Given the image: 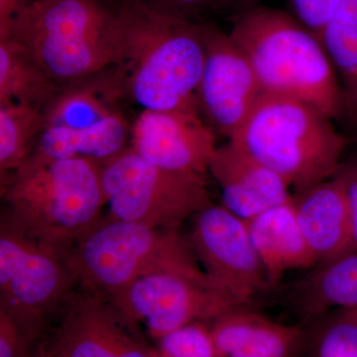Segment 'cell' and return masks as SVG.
Returning a JSON list of instances; mask_svg holds the SVG:
<instances>
[{
    "mask_svg": "<svg viewBox=\"0 0 357 357\" xmlns=\"http://www.w3.org/2000/svg\"><path fill=\"white\" fill-rule=\"evenodd\" d=\"M119 14V64L129 95L143 110L199 112L198 91L208 26L142 2Z\"/></svg>",
    "mask_w": 357,
    "mask_h": 357,
    "instance_id": "cell-1",
    "label": "cell"
},
{
    "mask_svg": "<svg viewBox=\"0 0 357 357\" xmlns=\"http://www.w3.org/2000/svg\"><path fill=\"white\" fill-rule=\"evenodd\" d=\"M2 217L34 238L70 251L100 222L107 206L102 164L31 154L1 180Z\"/></svg>",
    "mask_w": 357,
    "mask_h": 357,
    "instance_id": "cell-2",
    "label": "cell"
},
{
    "mask_svg": "<svg viewBox=\"0 0 357 357\" xmlns=\"http://www.w3.org/2000/svg\"><path fill=\"white\" fill-rule=\"evenodd\" d=\"M230 37L244 52L263 93L309 103L335 119H342V89L321 40L278 9L244 13Z\"/></svg>",
    "mask_w": 357,
    "mask_h": 357,
    "instance_id": "cell-3",
    "label": "cell"
},
{
    "mask_svg": "<svg viewBox=\"0 0 357 357\" xmlns=\"http://www.w3.org/2000/svg\"><path fill=\"white\" fill-rule=\"evenodd\" d=\"M7 39L22 45L58 84L86 79L121 57L119 14L96 0H29Z\"/></svg>",
    "mask_w": 357,
    "mask_h": 357,
    "instance_id": "cell-4",
    "label": "cell"
},
{
    "mask_svg": "<svg viewBox=\"0 0 357 357\" xmlns=\"http://www.w3.org/2000/svg\"><path fill=\"white\" fill-rule=\"evenodd\" d=\"M333 121L309 103L264 93L229 141L300 192L333 178L342 164L349 141Z\"/></svg>",
    "mask_w": 357,
    "mask_h": 357,
    "instance_id": "cell-5",
    "label": "cell"
},
{
    "mask_svg": "<svg viewBox=\"0 0 357 357\" xmlns=\"http://www.w3.org/2000/svg\"><path fill=\"white\" fill-rule=\"evenodd\" d=\"M77 287L112 298L144 277L203 269L180 229L100 218L72 248Z\"/></svg>",
    "mask_w": 357,
    "mask_h": 357,
    "instance_id": "cell-6",
    "label": "cell"
},
{
    "mask_svg": "<svg viewBox=\"0 0 357 357\" xmlns=\"http://www.w3.org/2000/svg\"><path fill=\"white\" fill-rule=\"evenodd\" d=\"M70 252L34 238L1 217L0 310L38 345L77 287Z\"/></svg>",
    "mask_w": 357,
    "mask_h": 357,
    "instance_id": "cell-7",
    "label": "cell"
},
{
    "mask_svg": "<svg viewBox=\"0 0 357 357\" xmlns=\"http://www.w3.org/2000/svg\"><path fill=\"white\" fill-rule=\"evenodd\" d=\"M109 217L153 229H180L213 204L206 175L160 168L131 148L102 165Z\"/></svg>",
    "mask_w": 357,
    "mask_h": 357,
    "instance_id": "cell-8",
    "label": "cell"
},
{
    "mask_svg": "<svg viewBox=\"0 0 357 357\" xmlns=\"http://www.w3.org/2000/svg\"><path fill=\"white\" fill-rule=\"evenodd\" d=\"M110 299L155 340L190 324H211L227 312L246 309L204 269L150 275Z\"/></svg>",
    "mask_w": 357,
    "mask_h": 357,
    "instance_id": "cell-9",
    "label": "cell"
},
{
    "mask_svg": "<svg viewBox=\"0 0 357 357\" xmlns=\"http://www.w3.org/2000/svg\"><path fill=\"white\" fill-rule=\"evenodd\" d=\"M39 345L42 357H160L137 324L110 298L77 287Z\"/></svg>",
    "mask_w": 357,
    "mask_h": 357,
    "instance_id": "cell-10",
    "label": "cell"
},
{
    "mask_svg": "<svg viewBox=\"0 0 357 357\" xmlns=\"http://www.w3.org/2000/svg\"><path fill=\"white\" fill-rule=\"evenodd\" d=\"M191 220L190 243L204 271L239 305L253 309L274 287L249 236L248 223L213 203Z\"/></svg>",
    "mask_w": 357,
    "mask_h": 357,
    "instance_id": "cell-11",
    "label": "cell"
},
{
    "mask_svg": "<svg viewBox=\"0 0 357 357\" xmlns=\"http://www.w3.org/2000/svg\"><path fill=\"white\" fill-rule=\"evenodd\" d=\"M206 63L199 82V110L213 129L234 137L264 95L252 66L229 34L208 26Z\"/></svg>",
    "mask_w": 357,
    "mask_h": 357,
    "instance_id": "cell-12",
    "label": "cell"
},
{
    "mask_svg": "<svg viewBox=\"0 0 357 357\" xmlns=\"http://www.w3.org/2000/svg\"><path fill=\"white\" fill-rule=\"evenodd\" d=\"M130 140L129 148L155 166L202 175L208 173L218 148L213 128L192 110H143Z\"/></svg>",
    "mask_w": 357,
    "mask_h": 357,
    "instance_id": "cell-13",
    "label": "cell"
},
{
    "mask_svg": "<svg viewBox=\"0 0 357 357\" xmlns=\"http://www.w3.org/2000/svg\"><path fill=\"white\" fill-rule=\"evenodd\" d=\"M208 172L222 190L220 204L244 222L292 198L278 174L231 141L217 148Z\"/></svg>",
    "mask_w": 357,
    "mask_h": 357,
    "instance_id": "cell-14",
    "label": "cell"
},
{
    "mask_svg": "<svg viewBox=\"0 0 357 357\" xmlns=\"http://www.w3.org/2000/svg\"><path fill=\"white\" fill-rule=\"evenodd\" d=\"M293 204L317 265L357 252L347 195L337 176L297 192Z\"/></svg>",
    "mask_w": 357,
    "mask_h": 357,
    "instance_id": "cell-15",
    "label": "cell"
},
{
    "mask_svg": "<svg viewBox=\"0 0 357 357\" xmlns=\"http://www.w3.org/2000/svg\"><path fill=\"white\" fill-rule=\"evenodd\" d=\"M222 357H302V324L283 325L255 309H238L211 324Z\"/></svg>",
    "mask_w": 357,
    "mask_h": 357,
    "instance_id": "cell-16",
    "label": "cell"
},
{
    "mask_svg": "<svg viewBox=\"0 0 357 357\" xmlns=\"http://www.w3.org/2000/svg\"><path fill=\"white\" fill-rule=\"evenodd\" d=\"M246 223L268 280L273 287L289 271L310 270L317 266L298 225L293 196Z\"/></svg>",
    "mask_w": 357,
    "mask_h": 357,
    "instance_id": "cell-17",
    "label": "cell"
},
{
    "mask_svg": "<svg viewBox=\"0 0 357 357\" xmlns=\"http://www.w3.org/2000/svg\"><path fill=\"white\" fill-rule=\"evenodd\" d=\"M287 301L302 323L333 310H357V252L312 268L290 286Z\"/></svg>",
    "mask_w": 357,
    "mask_h": 357,
    "instance_id": "cell-18",
    "label": "cell"
},
{
    "mask_svg": "<svg viewBox=\"0 0 357 357\" xmlns=\"http://www.w3.org/2000/svg\"><path fill=\"white\" fill-rule=\"evenodd\" d=\"M130 131L119 112L84 128L45 126L32 154L51 159H88L102 165L126 149Z\"/></svg>",
    "mask_w": 357,
    "mask_h": 357,
    "instance_id": "cell-19",
    "label": "cell"
},
{
    "mask_svg": "<svg viewBox=\"0 0 357 357\" xmlns=\"http://www.w3.org/2000/svg\"><path fill=\"white\" fill-rule=\"evenodd\" d=\"M321 40L340 82L342 117L357 138V0H338Z\"/></svg>",
    "mask_w": 357,
    "mask_h": 357,
    "instance_id": "cell-20",
    "label": "cell"
},
{
    "mask_svg": "<svg viewBox=\"0 0 357 357\" xmlns=\"http://www.w3.org/2000/svg\"><path fill=\"white\" fill-rule=\"evenodd\" d=\"M59 93V84L22 45L13 39L0 41V105L45 110Z\"/></svg>",
    "mask_w": 357,
    "mask_h": 357,
    "instance_id": "cell-21",
    "label": "cell"
},
{
    "mask_svg": "<svg viewBox=\"0 0 357 357\" xmlns=\"http://www.w3.org/2000/svg\"><path fill=\"white\" fill-rule=\"evenodd\" d=\"M44 128V110L21 105H0L1 180L31 156Z\"/></svg>",
    "mask_w": 357,
    "mask_h": 357,
    "instance_id": "cell-22",
    "label": "cell"
},
{
    "mask_svg": "<svg viewBox=\"0 0 357 357\" xmlns=\"http://www.w3.org/2000/svg\"><path fill=\"white\" fill-rule=\"evenodd\" d=\"M301 324L302 357H357V310H333Z\"/></svg>",
    "mask_w": 357,
    "mask_h": 357,
    "instance_id": "cell-23",
    "label": "cell"
},
{
    "mask_svg": "<svg viewBox=\"0 0 357 357\" xmlns=\"http://www.w3.org/2000/svg\"><path fill=\"white\" fill-rule=\"evenodd\" d=\"M117 110L100 91L77 88L60 93L44 110L45 126L84 128L102 121Z\"/></svg>",
    "mask_w": 357,
    "mask_h": 357,
    "instance_id": "cell-24",
    "label": "cell"
},
{
    "mask_svg": "<svg viewBox=\"0 0 357 357\" xmlns=\"http://www.w3.org/2000/svg\"><path fill=\"white\" fill-rule=\"evenodd\" d=\"M160 357H222L210 323H192L157 340Z\"/></svg>",
    "mask_w": 357,
    "mask_h": 357,
    "instance_id": "cell-25",
    "label": "cell"
},
{
    "mask_svg": "<svg viewBox=\"0 0 357 357\" xmlns=\"http://www.w3.org/2000/svg\"><path fill=\"white\" fill-rule=\"evenodd\" d=\"M39 345L0 310V357H38Z\"/></svg>",
    "mask_w": 357,
    "mask_h": 357,
    "instance_id": "cell-26",
    "label": "cell"
},
{
    "mask_svg": "<svg viewBox=\"0 0 357 357\" xmlns=\"http://www.w3.org/2000/svg\"><path fill=\"white\" fill-rule=\"evenodd\" d=\"M337 2L338 0H293L298 20L312 30L319 39Z\"/></svg>",
    "mask_w": 357,
    "mask_h": 357,
    "instance_id": "cell-27",
    "label": "cell"
},
{
    "mask_svg": "<svg viewBox=\"0 0 357 357\" xmlns=\"http://www.w3.org/2000/svg\"><path fill=\"white\" fill-rule=\"evenodd\" d=\"M344 185L357 244V153L342 160L335 175Z\"/></svg>",
    "mask_w": 357,
    "mask_h": 357,
    "instance_id": "cell-28",
    "label": "cell"
},
{
    "mask_svg": "<svg viewBox=\"0 0 357 357\" xmlns=\"http://www.w3.org/2000/svg\"><path fill=\"white\" fill-rule=\"evenodd\" d=\"M213 0H168L172 6V13L188 18V13H199L210 6Z\"/></svg>",
    "mask_w": 357,
    "mask_h": 357,
    "instance_id": "cell-29",
    "label": "cell"
},
{
    "mask_svg": "<svg viewBox=\"0 0 357 357\" xmlns=\"http://www.w3.org/2000/svg\"><path fill=\"white\" fill-rule=\"evenodd\" d=\"M27 1H29V0H25V3H26V2H27Z\"/></svg>",
    "mask_w": 357,
    "mask_h": 357,
    "instance_id": "cell-30",
    "label": "cell"
},
{
    "mask_svg": "<svg viewBox=\"0 0 357 357\" xmlns=\"http://www.w3.org/2000/svg\"><path fill=\"white\" fill-rule=\"evenodd\" d=\"M38 357H42V356H38Z\"/></svg>",
    "mask_w": 357,
    "mask_h": 357,
    "instance_id": "cell-31",
    "label": "cell"
}]
</instances>
